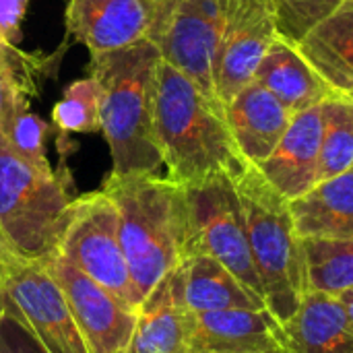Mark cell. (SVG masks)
Returning a JSON list of instances; mask_svg holds the SVG:
<instances>
[{
    "label": "cell",
    "instance_id": "22",
    "mask_svg": "<svg viewBox=\"0 0 353 353\" xmlns=\"http://www.w3.org/2000/svg\"><path fill=\"white\" fill-rule=\"evenodd\" d=\"M308 290L339 296L353 288V240L304 238Z\"/></svg>",
    "mask_w": 353,
    "mask_h": 353
},
{
    "label": "cell",
    "instance_id": "34",
    "mask_svg": "<svg viewBox=\"0 0 353 353\" xmlns=\"http://www.w3.org/2000/svg\"><path fill=\"white\" fill-rule=\"evenodd\" d=\"M151 2H168V0H151Z\"/></svg>",
    "mask_w": 353,
    "mask_h": 353
},
{
    "label": "cell",
    "instance_id": "16",
    "mask_svg": "<svg viewBox=\"0 0 353 353\" xmlns=\"http://www.w3.org/2000/svg\"><path fill=\"white\" fill-rule=\"evenodd\" d=\"M190 323L192 312L182 300L176 267L139 304L126 353H188Z\"/></svg>",
    "mask_w": 353,
    "mask_h": 353
},
{
    "label": "cell",
    "instance_id": "29",
    "mask_svg": "<svg viewBox=\"0 0 353 353\" xmlns=\"http://www.w3.org/2000/svg\"><path fill=\"white\" fill-rule=\"evenodd\" d=\"M29 0H0V39L17 43Z\"/></svg>",
    "mask_w": 353,
    "mask_h": 353
},
{
    "label": "cell",
    "instance_id": "14",
    "mask_svg": "<svg viewBox=\"0 0 353 353\" xmlns=\"http://www.w3.org/2000/svg\"><path fill=\"white\" fill-rule=\"evenodd\" d=\"M323 141V103L294 114L292 124L256 168L288 199H298L319 182Z\"/></svg>",
    "mask_w": 353,
    "mask_h": 353
},
{
    "label": "cell",
    "instance_id": "9",
    "mask_svg": "<svg viewBox=\"0 0 353 353\" xmlns=\"http://www.w3.org/2000/svg\"><path fill=\"white\" fill-rule=\"evenodd\" d=\"M225 0H172L155 39L161 60L186 74L215 101V56L223 31Z\"/></svg>",
    "mask_w": 353,
    "mask_h": 353
},
{
    "label": "cell",
    "instance_id": "30",
    "mask_svg": "<svg viewBox=\"0 0 353 353\" xmlns=\"http://www.w3.org/2000/svg\"><path fill=\"white\" fill-rule=\"evenodd\" d=\"M19 97H23V93L17 91V89L0 74V126H2V120H4V116H6V112L10 110V105H12ZM25 97H27V95H25Z\"/></svg>",
    "mask_w": 353,
    "mask_h": 353
},
{
    "label": "cell",
    "instance_id": "5",
    "mask_svg": "<svg viewBox=\"0 0 353 353\" xmlns=\"http://www.w3.org/2000/svg\"><path fill=\"white\" fill-rule=\"evenodd\" d=\"M72 199L54 170L21 159L0 132V259L46 261L64 234Z\"/></svg>",
    "mask_w": 353,
    "mask_h": 353
},
{
    "label": "cell",
    "instance_id": "7",
    "mask_svg": "<svg viewBox=\"0 0 353 353\" xmlns=\"http://www.w3.org/2000/svg\"><path fill=\"white\" fill-rule=\"evenodd\" d=\"M56 252L132 308L143 302L120 244L116 207L103 190L72 199Z\"/></svg>",
    "mask_w": 353,
    "mask_h": 353
},
{
    "label": "cell",
    "instance_id": "27",
    "mask_svg": "<svg viewBox=\"0 0 353 353\" xmlns=\"http://www.w3.org/2000/svg\"><path fill=\"white\" fill-rule=\"evenodd\" d=\"M52 58L27 54L17 43L0 39V74L23 95H37L41 77L50 74Z\"/></svg>",
    "mask_w": 353,
    "mask_h": 353
},
{
    "label": "cell",
    "instance_id": "2",
    "mask_svg": "<svg viewBox=\"0 0 353 353\" xmlns=\"http://www.w3.org/2000/svg\"><path fill=\"white\" fill-rule=\"evenodd\" d=\"M159 62V48L151 39L91 54L89 74L99 87V132L110 147L116 176L157 174L163 168L153 134Z\"/></svg>",
    "mask_w": 353,
    "mask_h": 353
},
{
    "label": "cell",
    "instance_id": "15",
    "mask_svg": "<svg viewBox=\"0 0 353 353\" xmlns=\"http://www.w3.org/2000/svg\"><path fill=\"white\" fill-rule=\"evenodd\" d=\"M223 114L238 151L254 165L273 153L294 120V112L256 81L242 87L223 105Z\"/></svg>",
    "mask_w": 353,
    "mask_h": 353
},
{
    "label": "cell",
    "instance_id": "24",
    "mask_svg": "<svg viewBox=\"0 0 353 353\" xmlns=\"http://www.w3.org/2000/svg\"><path fill=\"white\" fill-rule=\"evenodd\" d=\"M50 126L29 110V99L19 97L6 112L0 132L6 145L27 163L39 170H52L46 157V137Z\"/></svg>",
    "mask_w": 353,
    "mask_h": 353
},
{
    "label": "cell",
    "instance_id": "4",
    "mask_svg": "<svg viewBox=\"0 0 353 353\" xmlns=\"http://www.w3.org/2000/svg\"><path fill=\"white\" fill-rule=\"evenodd\" d=\"M242 203L250 252L263 283L267 308L285 325L308 292L306 259L296 234L290 201L248 163L232 178Z\"/></svg>",
    "mask_w": 353,
    "mask_h": 353
},
{
    "label": "cell",
    "instance_id": "10",
    "mask_svg": "<svg viewBox=\"0 0 353 353\" xmlns=\"http://www.w3.org/2000/svg\"><path fill=\"white\" fill-rule=\"evenodd\" d=\"M275 0H225L223 31L215 56V95L225 105L246 87L277 37Z\"/></svg>",
    "mask_w": 353,
    "mask_h": 353
},
{
    "label": "cell",
    "instance_id": "32",
    "mask_svg": "<svg viewBox=\"0 0 353 353\" xmlns=\"http://www.w3.org/2000/svg\"><path fill=\"white\" fill-rule=\"evenodd\" d=\"M6 304H8V298H6V292H4V285L0 281V323L6 314Z\"/></svg>",
    "mask_w": 353,
    "mask_h": 353
},
{
    "label": "cell",
    "instance_id": "26",
    "mask_svg": "<svg viewBox=\"0 0 353 353\" xmlns=\"http://www.w3.org/2000/svg\"><path fill=\"white\" fill-rule=\"evenodd\" d=\"M343 2L345 0H275L279 37L298 43Z\"/></svg>",
    "mask_w": 353,
    "mask_h": 353
},
{
    "label": "cell",
    "instance_id": "8",
    "mask_svg": "<svg viewBox=\"0 0 353 353\" xmlns=\"http://www.w3.org/2000/svg\"><path fill=\"white\" fill-rule=\"evenodd\" d=\"M8 310L46 353H89L62 288L46 261L0 259Z\"/></svg>",
    "mask_w": 353,
    "mask_h": 353
},
{
    "label": "cell",
    "instance_id": "20",
    "mask_svg": "<svg viewBox=\"0 0 353 353\" xmlns=\"http://www.w3.org/2000/svg\"><path fill=\"white\" fill-rule=\"evenodd\" d=\"M296 46L335 95L353 101V0H345Z\"/></svg>",
    "mask_w": 353,
    "mask_h": 353
},
{
    "label": "cell",
    "instance_id": "13",
    "mask_svg": "<svg viewBox=\"0 0 353 353\" xmlns=\"http://www.w3.org/2000/svg\"><path fill=\"white\" fill-rule=\"evenodd\" d=\"M190 352L288 353L285 331L269 308L201 312L192 314Z\"/></svg>",
    "mask_w": 353,
    "mask_h": 353
},
{
    "label": "cell",
    "instance_id": "11",
    "mask_svg": "<svg viewBox=\"0 0 353 353\" xmlns=\"http://www.w3.org/2000/svg\"><path fill=\"white\" fill-rule=\"evenodd\" d=\"M46 263L64 292L87 352H128L139 308H132L99 283L91 281L60 252L50 254Z\"/></svg>",
    "mask_w": 353,
    "mask_h": 353
},
{
    "label": "cell",
    "instance_id": "31",
    "mask_svg": "<svg viewBox=\"0 0 353 353\" xmlns=\"http://www.w3.org/2000/svg\"><path fill=\"white\" fill-rule=\"evenodd\" d=\"M337 298L341 300V304H343V308H345V314H347V319H350V325L353 327V288L352 290H347V292H343V294H339Z\"/></svg>",
    "mask_w": 353,
    "mask_h": 353
},
{
    "label": "cell",
    "instance_id": "33",
    "mask_svg": "<svg viewBox=\"0 0 353 353\" xmlns=\"http://www.w3.org/2000/svg\"><path fill=\"white\" fill-rule=\"evenodd\" d=\"M190 353H217V352H190Z\"/></svg>",
    "mask_w": 353,
    "mask_h": 353
},
{
    "label": "cell",
    "instance_id": "1",
    "mask_svg": "<svg viewBox=\"0 0 353 353\" xmlns=\"http://www.w3.org/2000/svg\"><path fill=\"white\" fill-rule=\"evenodd\" d=\"M153 134L165 178L190 186L213 176H238L248 161L238 151L223 105L168 62L157 66Z\"/></svg>",
    "mask_w": 353,
    "mask_h": 353
},
{
    "label": "cell",
    "instance_id": "19",
    "mask_svg": "<svg viewBox=\"0 0 353 353\" xmlns=\"http://www.w3.org/2000/svg\"><path fill=\"white\" fill-rule=\"evenodd\" d=\"M300 240H353V168L290 201Z\"/></svg>",
    "mask_w": 353,
    "mask_h": 353
},
{
    "label": "cell",
    "instance_id": "12",
    "mask_svg": "<svg viewBox=\"0 0 353 353\" xmlns=\"http://www.w3.org/2000/svg\"><path fill=\"white\" fill-rule=\"evenodd\" d=\"M170 2L70 0L64 14L66 29L91 54L124 50L143 39L155 43Z\"/></svg>",
    "mask_w": 353,
    "mask_h": 353
},
{
    "label": "cell",
    "instance_id": "18",
    "mask_svg": "<svg viewBox=\"0 0 353 353\" xmlns=\"http://www.w3.org/2000/svg\"><path fill=\"white\" fill-rule=\"evenodd\" d=\"M252 81L269 89L294 114L321 105L325 99L335 95L302 56L298 46L279 35L267 48Z\"/></svg>",
    "mask_w": 353,
    "mask_h": 353
},
{
    "label": "cell",
    "instance_id": "3",
    "mask_svg": "<svg viewBox=\"0 0 353 353\" xmlns=\"http://www.w3.org/2000/svg\"><path fill=\"white\" fill-rule=\"evenodd\" d=\"M101 190L116 207L124 259L141 298H145L184 261L182 186L159 174H110Z\"/></svg>",
    "mask_w": 353,
    "mask_h": 353
},
{
    "label": "cell",
    "instance_id": "25",
    "mask_svg": "<svg viewBox=\"0 0 353 353\" xmlns=\"http://www.w3.org/2000/svg\"><path fill=\"white\" fill-rule=\"evenodd\" d=\"M52 122L62 134L74 132H97L99 124V87L89 74L72 81L60 101L52 110Z\"/></svg>",
    "mask_w": 353,
    "mask_h": 353
},
{
    "label": "cell",
    "instance_id": "6",
    "mask_svg": "<svg viewBox=\"0 0 353 353\" xmlns=\"http://www.w3.org/2000/svg\"><path fill=\"white\" fill-rule=\"evenodd\" d=\"M186 207V256H211L225 265L248 290L265 300L263 283L250 252L244 211L232 176L182 186ZM267 304V302H265Z\"/></svg>",
    "mask_w": 353,
    "mask_h": 353
},
{
    "label": "cell",
    "instance_id": "21",
    "mask_svg": "<svg viewBox=\"0 0 353 353\" xmlns=\"http://www.w3.org/2000/svg\"><path fill=\"white\" fill-rule=\"evenodd\" d=\"M180 292L192 314L234 310V308H267L265 300L248 290L225 265L211 256H186L178 265Z\"/></svg>",
    "mask_w": 353,
    "mask_h": 353
},
{
    "label": "cell",
    "instance_id": "17",
    "mask_svg": "<svg viewBox=\"0 0 353 353\" xmlns=\"http://www.w3.org/2000/svg\"><path fill=\"white\" fill-rule=\"evenodd\" d=\"M288 353H353V327L337 296L308 290L283 325Z\"/></svg>",
    "mask_w": 353,
    "mask_h": 353
},
{
    "label": "cell",
    "instance_id": "28",
    "mask_svg": "<svg viewBox=\"0 0 353 353\" xmlns=\"http://www.w3.org/2000/svg\"><path fill=\"white\" fill-rule=\"evenodd\" d=\"M0 353H46L41 345L31 337V333L21 325V321L8 310L0 323Z\"/></svg>",
    "mask_w": 353,
    "mask_h": 353
},
{
    "label": "cell",
    "instance_id": "23",
    "mask_svg": "<svg viewBox=\"0 0 353 353\" xmlns=\"http://www.w3.org/2000/svg\"><path fill=\"white\" fill-rule=\"evenodd\" d=\"M353 168V101L331 95L323 101V141L319 182Z\"/></svg>",
    "mask_w": 353,
    "mask_h": 353
}]
</instances>
